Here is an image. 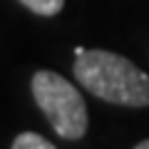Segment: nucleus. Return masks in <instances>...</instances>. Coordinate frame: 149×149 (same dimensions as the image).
<instances>
[{
	"label": "nucleus",
	"instance_id": "obj_2",
	"mask_svg": "<svg viewBox=\"0 0 149 149\" xmlns=\"http://www.w3.org/2000/svg\"><path fill=\"white\" fill-rule=\"evenodd\" d=\"M30 90L35 97V104L40 107L50 127L62 139H82L87 134L90 119H87V107L80 90L62 74L52 70H37L30 80Z\"/></svg>",
	"mask_w": 149,
	"mask_h": 149
},
{
	"label": "nucleus",
	"instance_id": "obj_1",
	"mask_svg": "<svg viewBox=\"0 0 149 149\" xmlns=\"http://www.w3.org/2000/svg\"><path fill=\"white\" fill-rule=\"evenodd\" d=\"M74 80L109 104L149 107V74L109 50H85L74 57Z\"/></svg>",
	"mask_w": 149,
	"mask_h": 149
},
{
	"label": "nucleus",
	"instance_id": "obj_5",
	"mask_svg": "<svg viewBox=\"0 0 149 149\" xmlns=\"http://www.w3.org/2000/svg\"><path fill=\"white\" fill-rule=\"evenodd\" d=\"M134 149H149V139H144V142H139V144H137Z\"/></svg>",
	"mask_w": 149,
	"mask_h": 149
},
{
	"label": "nucleus",
	"instance_id": "obj_4",
	"mask_svg": "<svg viewBox=\"0 0 149 149\" xmlns=\"http://www.w3.org/2000/svg\"><path fill=\"white\" fill-rule=\"evenodd\" d=\"M17 3L25 5L30 13L42 15V17H52L65 8V0H17Z\"/></svg>",
	"mask_w": 149,
	"mask_h": 149
},
{
	"label": "nucleus",
	"instance_id": "obj_3",
	"mask_svg": "<svg viewBox=\"0 0 149 149\" xmlns=\"http://www.w3.org/2000/svg\"><path fill=\"white\" fill-rule=\"evenodd\" d=\"M10 149H57V147L50 139H45L42 134H37V132H20L13 139Z\"/></svg>",
	"mask_w": 149,
	"mask_h": 149
}]
</instances>
